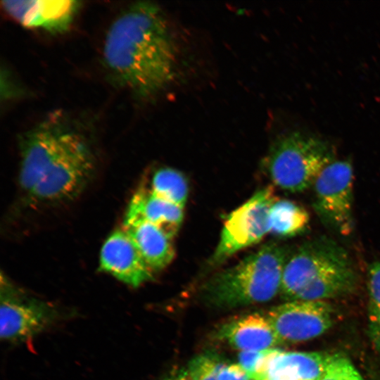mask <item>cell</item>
Masks as SVG:
<instances>
[{"mask_svg":"<svg viewBox=\"0 0 380 380\" xmlns=\"http://www.w3.org/2000/svg\"><path fill=\"white\" fill-rule=\"evenodd\" d=\"M103 58L118 84L138 98L166 89L177 74L178 51L161 8L139 1L122 11L107 31Z\"/></svg>","mask_w":380,"mask_h":380,"instance_id":"6da1fadb","label":"cell"},{"mask_svg":"<svg viewBox=\"0 0 380 380\" xmlns=\"http://www.w3.org/2000/svg\"><path fill=\"white\" fill-rule=\"evenodd\" d=\"M289 251L268 243L237 264L210 277L201 288L209 305L228 309L267 302L280 292Z\"/></svg>","mask_w":380,"mask_h":380,"instance_id":"7a4b0ae2","label":"cell"},{"mask_svg":"<svg viewBox=\"0 0 380 380\" xmlns=\"http://www.w3.org/2000/svg\"><path fill=\"white\" fill-rule=\"evenodd\" d=\"M334 160V148L328 141L295 131L276 139L263 167L275 186L298 193L312 187L321 172Z\"/></svg>","mask_w":380,"mask_h":380,"instance_id":"3957f363","label":"cell"},{"mask_svg":"<svg viewBox=\"0 0 380 380\" xmlns=\"http://www.w3.org/2000/svg\"><path fill=\"white\" fill-rule=\"evenodd\" d=\"M55 155L42 179L29 194L43 201L68 200L83 188L94 166V156L81 125L66 113Z\"/></svg>","mask_w":380,"mask_h":380,"instance_id":"277c9868","label":"cell"},{"mask_svg":"<svg viewBox=\"0 0 380 380\" xmlns=\"http://www.w3.org/2000/svg\"><path fill=\"white\" fill-rule=\"evenodd\" d=\"M351 268H354L353 261L343 246L328 238L316 239L289 253L279 293L293 300L308 285L330 274Z\"/></svg>","mask_w":380,"mask_h":380,"instance_id":"5b68a950","label":"cell"},{"mask_svg":"<svg viewBox=\"0 0 380 380\" xmlns=\"http://www.w3.org/2000/svg\"><path fill=\"white\" fill-rule=\"evenodd\" d=\"M277 198L271 186L255 192L227 217L212 265L224 262L236 252L260 241L270 233V213Z\"/></svg>","mask_w":380,"mask_h":380,"instance_id":"8992f818","label":"cell"},{"mask_svg":"<svg viewBox=\"0 0 380 380\" xmlns=\"http://www.w3.org/2000/svg\"><path fill=\"white\" fill-rule=\"evenodd\" d=\"M313 207L324 224L348 236L353 230V170L348 160H334L319 174L313 186Z\"/></svg>","mask_w":380,"mask_h":380,"instance_id":"52a82bcc","label":"cell"},{"mask_svg":"<svg viewBox=\"0 0 380 380\" xmlns=\"http://www.w3.org/2000/svg\"><path fill=\"white\" fill-rule=\"evenodd\" d=\"M4 284L1 291V339L12 343L27 341L57 319L58 312L53 305L25 296L7 281Z\"/></svg>","mask_w":380,"mask_h":380,"instance_id":"ba28073f","label":"cell"},{"mask_svg":"<svg viewBox=\"0 0 380 380\" xmlns=\"http://www.w3.org/2000/svg\"><path fill=\"white\" fill-rule=\"evenodd\" d=\"M266 317L281 343L316 338L332 323L331 308L324 300H291L272 308Z\"/></svg>","mask_w":380,"mask_h":380,"instance_id":"9c48e42d","label":"cell"},{"mask_svg":"<svg viewBox=\"0 0 380 380\" xmlns=\"http://www.w3.org/2000/svg\"><path fill=\"white\" fill-rule=\"evenodd\" d=\"M4 11L27 28L62 34L71 27L82 7L78 1H2Z\"/></svg>","mask_w":380,"mask_h":380,"instance_id":"30bf717a","label":"cell"},{"mask_svg":"<svg viewBox=\"0 0 380 380\" xmlns=\"http://www.w3.org/2000/svg\"><path fill=\"white\" fill-rule=\"evenodd\" d=\"M99 268L132 287H138L153 277V271L123 229L113 232L104 242Z\"/></svg>","mask_w":380,"mask_h":380,"instance_id":"8fae6325","label":"cell"},{"mask_svg":"<svg viewBox=\"0 0 380 380\" xmlns=\"http://www.w3.org/2000/svg\"><path fill=\"white\" fill-rule=\"evenodd\" d=\"M217 336L241 351L268 350L281 343L267 318L258 313L224 322L219 327Z\"/></svg>","mask_w":380,"mask_h":380,"instance_id":"7c38bea8","label":"cell"},{"mask_svg":"<svg viewBox=\"0 0 380 380\" xmlns=\"http://www.w3.org/2000/svg\"><path fill=\"white\" fill-rule=\"evenodd\" d=\"M183 210L184 208L156 196L150 189H140L129 202L123 224L146 221L173 238L182 223Z\"/></svg>","mask_w":380,"mask_h":380,"instance_id":"4fadbf2b","label":"cell"},{"mask_svg":"<svg viewBox=\"0 0 380 380\" xmlns=\"http://www.w3.org/2000/svg\"><path fill=\"white\" fill-rule=\"evenodd\" d=\"M329 357L317 352H284L275 348L260 380H320Z\"/></svg>","mask_w":380,"mask_h":380,"instance_id":"5bb4252c","label":"cell"},{"mask_svg":"<svg viewBox=\"0 0 380 380\" xmlns=\"http://www.w3.org/2000/svg\"><path fill=\"white\" fill-rule=\"evenodd\" d=\"M143 259L153 271L166 267L174 259L172 238L159 227L144 220L123 224Z\"/></svg>","mask_w":380,"mask_h":380,"instance_id":"9a60e30c","label":"cell"},{"mask_svg":"<svg viewBox=\"0 0 380 380\" xmlns=\"http://www.w3.org/2000/svg\"><path fill=\"white\" fill-rule=\"evenodd\" d=\"M310 215L298 203L286 199H277L270 213V232L279 237H291L308 227Z\"/></svg>","mask_w":380,"mask_h":380,"instance_id":"2e32d148","label":"cell"},{"mask_svg":"<svg viewBox=\"0 0 380 380\" xmlns=\"http://www.w3.org/2000/svg\"><path fill=\"white\" fill-rule=\"evenodd\" d=\"M150 191L162 199L184 208L189 186L185 176L180 171L162 167L154 172Z\"/></svg>","mask_w":380,"mask_h":380,"instance_id":"e0dca14e","label":"cell"},{"mask_svg":"<svg viewBox=\"0 0 380 380\" xmlns=\"http://www.w3.org/2000/svg\"><path fill=\"white\" fill-rule=\"evenodd\" d=\"M320 380H364L360 374L346 357L330 355Z\"/></svg>","mask_w":380,"mask_h":380,"instance_id":"ac0fdd59","label":"cell"},{"mask_svg":"<svg viewBox=\"0 0 380 380\" xmlns=\"http://www.w3.org/2000/svg\"><path fill=\"white\" fill-rule=\"evenodd\" d=\"M221 362L213 355H198L189 362L186 370L194 380H218Z\"/></svg>","mask_w":380,"mask_h":380,"instance_id":"d6986e66","label":"cell"},{"mask_svg":"<svg viewBox=\"0 0 380 380\" xmlns=\"http://www.w3.org/2000/svg\"><path fill=\"white\" fill-rule=\"evenodd\" d=\"M367 279L372 317L380 329V261L369 265Z\"/></svg>","mask_w":380,"mask_h":380,"instance_id":"ffe728a7","label":"cell"},{"mask_svg":"<svg viewBox=\"0 0 380 380\" xmlns=\"http://www.w3.org/2000/svg\"><path fill=\"white\" fill-rule=\"evenodd\" d=\"M217 377L218 380H251L239 364L227 365L223 362L220 365Z\"/></svg>","mask_w":380,"mask_h":380,"instance_id":"44dd1931","label":"cell"},{"mask_svg":"<svg viewBox=\"0 0 380 380\" xmlns=\"http://www.w3.org/2000/svg\"><path fill=\"white\" fill-rule=\"evenodd\" d=\"M163 380H194L193 378L190 376L188 371H179L177 374H174L167 376Z\"/></svg>","mask_w":380,"mask_h":380,"instance_id":"7402d4cb","label":"cell"}]
</instances>
